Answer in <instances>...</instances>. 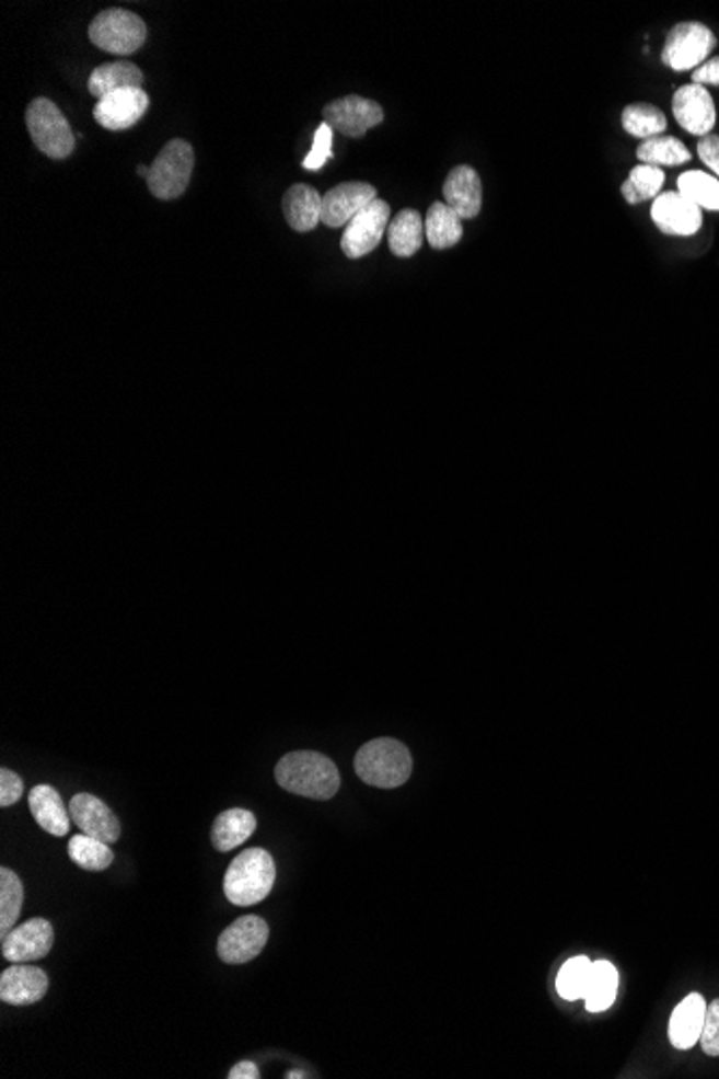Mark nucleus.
Here are the masks:
<instances>
[{
	"label": "nucleus",
	"instance_id": "33",
	"mask_svg": "<svg viewBox=\"0 0 719 1079\" xmlns=\"http://www.w3.org/2000/svg\"><path fill=\"white\" fill-rule=\"evenodd\" d=\"M590 965L592 961L587 956H573L569 959L563 969L558 972V994L565 1000H582L589 987Z\"/></svg>",
	"mask_w": 719,
	"mask_h": 1079
},
{
	"label": "nucleus",
	"instance_id": "40",
	"mask_svg": "<svg viewBox=\"0 0 719 1079\" xmlns=\"http://www.w3.org/2000/svg\"><path fill=\"white\" fill-rule=\"evenodd\" d=\"M300 1078H306V1076H304L302 1071H291V1074H287V1079H300Z\"/></svg>",
	"mask_w": 719,
	"mask_h": 1079
},
{
	"label": "nucleus",
	"instance_id": "28",
	"mask_svg": "<svg viewBox=\"0 0 719 1079\" xmlns=\"http://www.w3.org/2000/svg\"><path fill=\"white\" fill-rule=\"evenodd\" d=\"M67 853L84 871H106L115 862L111 845L89 834L73 836L67 845Z\"/></svg>",
	"mask_w": 719,
	"mask_h": 1079
},
{
	"label": "nucleus",
	"instance_id": "32",
	"mask_svg": "<svg viewBox=\"0 0 719 1079\" xmlns=\"http://www.w3.org/2000/svg\"><path fill=\"white\" fill-rule=\"evenodd\" d=\"M663 182H665V175L661 169L649 167V164H638L636 169H631L629 180L623 184L621 191H623V196L629 205H638V203L657 198Z\"/></svg>",
	"mask_w": 719,
	"mask_h": 1079
},
{
	"label": "nucleus",
	"instance_id": "34",
	"mask_svg": "<svg viewBox=\"0 0 719 1079\" xmlns=\"http://www.w3.org/2000/svg\"><path fill=\"white\" fill-rule=\"evenodd\" d=\"M332 136H334V129L327 126V124H322L317 127L315 131V140H313V149L311 153L304 158L302 167L306 171H320L327 160L332 158Z\"/></svg>",
	"mask_w": 719,
	"mask_h": 1079
},
{
	"label": "nucleus",
	"instance_id": "24",
	"mask_svg": "<svg viewBox=\"0 0 719 1079\" xmlns=\"http://www.w3.org/2000/svg\"><path fill=\"white\" fill-rule=\"evenodd\" d=\"M425 233H427V242L431 244V249H436V251L453 249L463 238L461 216L444 200H438L427 211Z\"/></svg>",
	"mask_w": 719,
	"mask_h": 1079
},
{
	"label": "nucleus",
	"instance_id": "35",
	"mask_svg": "<svg viewBox=\"0 0 719 1079\" xmlns=\"http://www.w3.org/2000/svg\"><path fill=\"white\" fill-rule=\"evenodd\" d=\"M698 1043H703L705 1054L719 1056V998L711 1007H707V1017Z\"/></svg>",
	"mask_w": 719,
	"mask_h": 1079
},
{
	"label": "nucleus",
	"instance_id": "27",
	"mask_svg": "<svg viewBox=\"0 0 719 1079\" xmlns=\"http://www.w3.org/2000/svg\"><path fill=\"white\" fill-rule=\"evenodd\" d=\"M638 160L649 167H679L692 160L689 149L674 136H654L638 147Z\"/></svg>",
	"mask_w": 719,
	"mask_h": 1079
},
{
	"label": "nucleus",
	"instance_id": "38",
	"mask_svg": "<svg viewBox=\"0 0 719 1079\" xmlns=\"http://www.w3.org/2000/svg\"><path fill=\"white\" fill-rule=\"evenodd\" d=\"M692 78H694V84H700V87H707V84L719 87V57L709 59V61L700 65L698 69H694V76Z\"/></svg>",
	"mask_w": 719,
	"mask_h": 1079
},
{
	"label": "nucleus",
	"instance_id": "13",
	"mask_svg": "<svg viewBox=\"0 0 719 1079\" xmlns=\"http://www.w3.org/2000/svg\"><path fill=\"white\" fill-rule=\"evenodd\" d=\"M651 218L665 236L689 238L703 227V209L681 192H663L653 200Z\"/></svg>",
	"mask_w": 719,
	"mask_h": 1079
},
{
	"label": "nucleus",
	"instance_id": "1",
	"mask_svg": "<svg viewBox=\"0 0 719 1079\" xmlns=\"http://www.w3.org/2000/svg\"><path fill=\"white\" fill-rule=\"evenodd\" d=\"M276 782L306 800H332L340 789V773L332 759L315 750H298L285 755L276 769Z\"/></svg>",
	"mask_w": 719,
	"mask_h": 1079
},
{
	"label": "nucleus",
	"instance_id": "18",
	"mask_svg": "<svg viewBox=\"0 0 719 1079\" xmlns=\"http://www.w3.org/2000/svg\"><path fill=\"white\" fill-rule=\"evenodd\" d=\"M442 192H444V203L457 211L461 220H465V218L469 220V218H476L480 214L483 184H480L478 173L472 167H467V164L455 167L449 173Z\"/></svg>",
	"mask_w": 719,
	"mask_h": 1079
},
{
	"label": "nucleus",
	"instance_id": "37",
	"mask_svg": "<svg viewBox=\"0 0 719 1079\" xmlns=\"http://www.w3.org/2000/svg\"><path fill=\"white\" fill-rule=\"evenodd\" d=\"M698 156L718 175L719 180V136L709 134V136L700 138V142H698Z\"/></svg>",
	"mask_w": 719,
	"mask_h": 1079
},
{
	"label": "nucleus",
	"instance_id": "41",
	"mask_svg": "<svg viewBox=\"0 0 719 1079\" xmlns=\"http://www.w3.org/2000/svg\"><path fill=\"white\" fill-rule=\"evenodd\" d=\"M136 171H138V175H142V177H149V169H147V167H142V164H140V167H138Z\"/></svg>",
	"mask_w": 719,
	"mask_h": 1079
},
{
	"label": "nucleus",
	"instance_id": "31",
	"mask_svg": "<svg viewBox=\"0 0 719 1079\" xmlns=\"http://www.w3.org/2000/svg\"><path fill=\"white\" fill-rule=\"evenodd\" d=\"M24 903V886L11 869H0V938L7 935L20 918Z\"/></svg>",
	"mask_w": 719,
	"mask_h": 1079
},
{
	"label": "nucleus",
	"instance_id": "8",
	"mask_svg": "<svg viewBox=\"0 0 719 1079\" xmlns=\"http://www.w3.org/2000/svg\"><path fill=\"white\" fill-rule=\"evenodd\" d=\"M391 225V205L382 198L362 209L345 229L340 249L349 259H360L373 253Z\"/></svg>",
	"mask_w": 719,
	"mask_h": 1079
},
{
	"label": "nucleus",
	"instance_id": "6",
	"mask_svg": "<svg viewBox=\"0 0 719 1079\" xmlns=\"http://www.w3.org/2000/svg\"><path fill=\"white\" fill-rule=\"evenodd\" d=\"M89 39L104 53L128 57L147 42V24L128 9H106L91 22Z\"/></svg>",
	"mask_w": 719,
	"mask_h": 1079
},
{
	"label": "nucleus",
	"instance_id": "39",
	"mask_svg": "<svg viewBox=\"0 0 719 1079\" xmlns=\"http://www.w3.org/2000/svg\"><path fill=\"white\" fill-rule=\"evenodd\" d=\"M259 1067L251 1060H244L240 1065H235L231 1071H229V1079H259Z\"/></svg>",
	"mask_w": 719,
	"mask_h": 1079
},
{
	"label": "nucleus",
	"instance_id": "12",
	"mask_svg": "<svg viewBox=\"0 0 719 1079\" xmlns=\"http://www.w3.org/2000/svg\"><path fill=\"white\" fill-rule=\"evenodd\" d=\"M672 113L676 124L694 136H709L716 126V104L707 87L685 84L672 97Z\"/></svg>",
	"mask_w": 719,
	"mask_h": 1079
},
{
	"label": "nucleus",
	"instance_id": "20",
	"mask_svg": "<svg viewBox=\"0 0 719 1079\" xmlns=\"http://www.w3.org/2000/svg\"><path fill=\"white\" fill-rule=\"evenodd\" d=\"M28 808L42 829L53 836H66L71 826V813L66 808L63 797L50 784H37L28 795Z\"/></svg>",
	"mask_w": 719,
	"mask_h": 1079
},
{
	"label": "nucleus",
	"instance_id": "26",
	"mask_svg": "<svg viewBox=\"0 0 719 1079\" xmlns=\"http://www.w3.org/2000/svg\"><path fill=\"white\" fill-rule=\"evenodd\" d=\"M618 991V972L610 961H594L590 965L589 987L584 994V1002L590 1013L607 1011Z\"/></svg>",
	"mask_w": 719,
	"mask_h": 1079
},
{
	"label": "nucleus",
	"instance_id": "36",
	"mask_svg": "<svg viewBox=\"0 0 719 1079\" xmlns=\"http://www.w3.org/2000/svg\"><path fill=\"white\" fill-rule=\"evenodd\" d=\"M22 793H24L22 778L15 771L2 767L0 769V806L2 808L13 806L22 797Z\"/></svg>",
	"mask_w": 719,
	"mask_h": 1079
},
{
	"label": "nucleus",
	"instance_id": "19",
	"mask_svg": "<svg viewBox=\"0 0 719 1079\" xmlns=\"http://www.w3.org/2000/svg\"><path fill=\"white\" fill-rule=\"evenodd\" d=\"M282 211L293 231L309 233L322 222L324 196L313 186L295 184L282 196Z\"/></svg>",
	"mask_w": 719,
	"mask_h": 1079
},
{
	"label": "nucleus",
	"instance_id": "21",
	"mask_svg": "<svg viewBox=\"0 0 719 1079\" xmlns=\"http://www.w3.org/2000/svg\"><path fill=\"white\" fill-rule=\"evenodd\" d=\"M707 1017V1002L700 994L687 996L670 1019V1041L676 1049H689L700 1041Z\"/></svg>",
	"mask_w": 719,
	"mask_h": 1079
},
{
	"label": "nucleus",
	"instance_id": "11",
	"mask_svg": "<svg viewBox=\"0 0 719 1079\" xmlns=\"http://www.w3.org/2000/svg\"><path fill=\"white\" fill-rule=\"evenodd\" d=\"M55 929L46 918H31L2 935L0 951L11 963H31L53 951Z\"/></svg>",
	"mask_w": 719,
	"mask_h": 1079
},
{
	"label": "nucleus",
	"instance_id": "14",
	"mask_svg": "<svg viewBox=\"0 0 719 1079\" xmlns=\"http://www.w3.org/2000/svg\"><path fill=\"white\" fill-rule=\"evenodd\" d=\"M149 111V95L142 89H121L102 100L93 108V117L104 129L121 131L136 126Z\"/></svg>",
	"mask_w": 719,
	"mask_h": 1079
},
{
	"label": "nucleus",
	"instance_id": "10",
	"mask_svg": "<svg viewBox=\"0 0 719 1079\" xmlns=\"http://www.w3.org/2000/svg\"><path fill=\"white\" fill-rule=\"evenodd\" d=\"M269 927L259 916H242L218 938V954L229 965H242L262 954Z\"/></svg>",
	"mask_w": 719,
	"mask_h": 1079
},
{
	"label": "nucleus",
	"instance_id": "30",
	"mask_svg": "<svg viewBox=\"0 0 719 1079\" xmlns=\"http://www.w3.org/2000/svg\"><path fill=\"white\" fill-rule=\"evenodd\" d=\"M679 192L700 209L719 211V180L709 173L703 171L683 173L679 177Z\"/></svg>",
	"mask_w": 719,
	"mask_h": 1079
},
{
	"label": "nucleus",
	"instance_id": "16",
	"mask_svg": "<svg viewBox=\"0 0 719 1079\" xmlns=\"http://www.w3.org/2000/svg\"><path fill=\"white\" fill-rule=\"evenodd\" d=\"M48 974L28 963H13L0 976V1000L13 1007H31L48 994Z\"/></svg>",
	"mask_w": 719,
	"mask_h": 1079
},
{
	"label": "nucleus",
	"instance_id": "23",
	"mask_svg": "<svg viewBox=\"0 0 719 1079\" xmlns=\"http://www.w3.org/2000/svg\"><path fill=\"white\" fill-rule=\"evenodd\" d=\"M142 80L140 67L131 61L100 65L89 76V93L102 100L121 89H142Z\"/></svg>",
	"mask_w": 719,
	"mask_h": 1079
},
{
	"label": "nucleus",
	"instance_id": "29",
	"mask_svg": "<svg viewBox=\"0 0 719 1079\" xmlns=\"http://www.w3.org/2000/svg\"><path fill=\"white\" fill-rule=\"evenodd\" d=\"M623 127L627 134L649 140L665 131L668 119L653 104H631L623 111Z\"/></svg>",
	"mask_w": 719,
	"mask_h": 1079
},
{
	"label": "nucleus",
	"instance_id": "7",
	"mask_svg": "<svg viewBox=\"0 0 719 1079\" xmlns=\"http://www.w3.org/2000/svg\"><path fill=\"white\" fill-rule=\"evenodd\" d=\"M716 35L700 22L676 24L663 44L661 61L674 71L698 69L716 48Z\"/></svg>",
	"mask_w": 719,
	"mask_h": 1079
},
{
	"label": "nucleus",
	"instance_id": "4",
	"mask_svg": "<svg viewBox=\"0 0 719 1079\" xmlns=\"http://www.w3.org/2000/svg\"><path fill=\"white\" fill-rule=\"evenodd\" d=\"M195 169V149L188 140L173 138L158 153L149 169L147 186L151 194L160 200H171L182 196L193 177Z\"/></svg>",
	"mask_w": 719,
	"mask_h": 1079
},
{
	"label": "nucleus",
	"instance_id": "3",
	"mask_svg": "<svg viewBox=\"0 0 719 1079\" xmlns=\"http://www.w3.org/2000/svg\"><path fill=\"white\" fill-rule=\"evenodd\" d=\"M353 767L362 782L378 789H396L409 780L414 762L405 744L380 737L358 750Z\"/></svg>",
	"mask_w": 719,
	"mask_h": 1079
},
{
	"label": "nucleus",
	"instance_id": "17",
	"mask_svg": "<svg viewBox=\"0 0 719 1079\" xmlns=\"http://www.w3.org/2000/svg\"><path fill=\"white\" fill-rule=\"evenodd\" d=\"M69 813H71V822L80 827L82 834L100 838L108 845L117 842L121 836L117 815L100 797L91 793L73 795L69 802Z\"/></svg>",
	"mask_w": 719,
	"mask_h": 1079
},
{
	"label": "nucleus",
	"instance_id": "15",
	"mask_svg": "<svg viewBox=\"0 0 719 1079\" xmlns=\"http://www.w3.org/2000/svg\"><path fill=\"white\" fill-rule=\"evenodd\" d=\"M378 200V191L364 182H347L324 194L322 220L329 229L349 225L362 209Z\"/></svg>",
	"mask_w": 719,
	"mask_h": 1079
},
{
	"label": "nucleus",
	"instance_id": "9",
	"mask_svg": "<svg viewBox=\"0 0 719 1079\" xmlns=\"http://www.w3.org/2000/svg\"><path fill=\"white\" fill-rule=\"evenodd\" d=\"M382 122L384 108L360 95L338 97L324 106V124L349 138H362L371 127L380 126Z\"/></svg>",
	"mask_w": 719,
	"mask_h": 1079
},
{
	"label": "nucleus",
	"instance_id": "22",
	"mask_svg": "<svg viewBox=\"0 0 719 1079\" xmlns=\"http://www.w3.org/2000/svg\"><path fill=\"white\" fill-rule=\"evenodd\" d=\"M257 829V817L246 808H231L216 817L211 827V842L218 851H233L246 842Z\"/></svg>",
	"mask_w": 719,
	"mask_h": 1079
},
{
	"label": "nucleus",
	"instance_id": "5",
	"mask_svg": "<svg viewBox=\"0 0 719 1079\" xmlns=\"http://www.w3.org/2000/svg\"><path fill=\"white\" fill-rule=\"evenodd\" d=\"M26 127L37 149L53 158L66 160L76 149V134L67 124L66 115L48 97H37L26 108Z\"/></svg>",
	"mask_w": 719,
	"mask_h": 1079
},
{
	"label": "nucleus",
	"instance_id": "2",
	"mask_svg": "<svg viewBox=\"0 0 719 1079\" xmlns=\"http://www.w3.org/2000/svg\"><path fill=\"white\" fill-rule=\"evenodd\" d=\"M276 862L269 851L253 847L242 851L224 875V894L237 907L257 905L274 888Z\"/></svg>",
	"mask_w": 719,
	"mask_h": 1079
},
{
	"label": "nucleus",
	"instance_id": "25",
	"mask_svg": "<svg viewBox=\"0 0 719 1079\" xmlns=\"http://www.w3.org/2000/svg\"><path fill=\"white\" fill-rule=\"evenodd\" d=\"M389 244L396 256H414L425 240V220L416 209H401L389 225Z\"/></svg>",
	"mask_w": 719,
	"mask_h": 1079
}]
</instances>
